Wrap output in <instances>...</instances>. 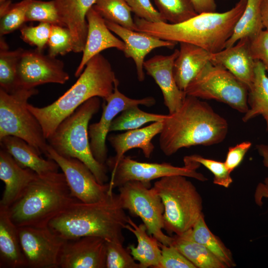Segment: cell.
<instances>
[{
    "instance_id": "ba28073f",
    "label": "cell",
    "mask_w": 268,
    "mask_h": 268,
    "mask_svg": "<svg viewBox=\"0 0 268 268\" xmlns=\"http://www.w3.org/2000/svg\"><path fill=\"white\" fill-rule=\"evenodd\" d=\"M38 93L35 88H19L10 93L0 88V139L20 138L46 156L48 142L39 122L27 107L28 99Z\"/></svg>"
},
{
    "instance_id": "7c38bea8",
    "label": "cell",
    "mask_w": 268,
    "mask_h": 268,
    "mask_svg": "<svg viewBox=\"0 0 268 268\" xmlns=\"http://www.w3.org/2000/svg\"><path fill=\"white\" fill-rule=\"evenodd\" d=\"M69 78L62 61L36 49H23L17 66L18 88H34L49 83L63 84Z\"/></svg>"
},
{
    "instance_id": "cb8c5ba5",
    "label": "cell",
    "mask_w": 268,
    "mask_h": 268,
    "mask_svg": "<svg viewBox=\"0 0 268 268\" xmlns=\"http://www.w3.org/2000/svg\"><path fill=\"white\" fill-rule=\"evenodd\" d=\"M0 268H26L18 227L12 220L8 208L0 206Z\"/></svg>"
},
{
    "instance_id": "4dcf8cb0",
    "label": "cell",
    "mask_w": 268,
    "mask_h": 268,
    "mask_svg": "<svg viewBox=\"0 0 268 268\" xmlns=\"http://www.w3.org/2000/svg\"><path fill=\"white\" fill-rule=\"evenodd\" d=\"M186 232L192 240L207 248L227 268L236 266L230 250L209 230L205 221L203 213L193 227Z\"/></svg>"
},
{
    "instance_id": "7a4b0ae2",
    "label": "cell",
    "mask_w": 268,
    "mask_h": 268,
    "mask_svg": "<svg viewBox=\"0 0 268 268\" xmlns=\"http://www.w3.org/2000/svg\"><path fill=\"white\" fill-rule=\"evenodd\" d=\"M246 3L247 0H239L226 11L203 12L176 24L153 22L136 16V31L164 40L192 44L215 53L225 48Z\"/></svg>"
},
{
    "instance_id": "8d00e7d4",
    "label": "cell",
    "mask_w": 268,
    "mask_h": 268,
    "mask_svg": "<svg viewBox=\"0 0 268 268\" xmlns=\"http://www.w3.org/2000/svg\"><path fill=\"white\" fill-rule=\"evenodd\" d=\"M38 21L62 26L54 0H32L26 14V22Z\"/></svg>"
},
{
    "instance_id": "5b68a950",
    "label": "cell",
    "mask_w": 268,
    "mask_h": 268,
    "mask_svg": "<svg viewBox=\"0 0 268 268\" xmlns=\"http://www.w3.org/2000/svg\"><path fill=\"white\" fill-rule=\"evenodd\" d=\"M77 200L71 195L64 174L53 172L37 175L8 210L18 227L47 226Z\"/></svg>"
},
{
    "instance_id": "5bb4252c",
    "label": "cell",
    "mask_w": 268,
    "mask_h": 268,
    "mask_svg": "<svg viewBox=\"0 0 268 268\" xmlns=\"http://www.w3.org/2000/svg\"><path fill=\"white\" fill-rule=\"evenodd\" d=\"M20 244L26 268H58L65 241L49 227H19Z\"/></svg>"
},
{
    "instance_id": "f6af8a7d",
    "label": "cell",
    "mask_w": 268,
    "mask_h": 268,
    "mask_svg": "<svg viewBox=\"0 0 268 268\" xmlns=\"http://www.w3.org/2000/svg\"><path fill=\"white\" fill-rule=\"evenodd\" d=\"M251 146V141H244L229 147L224 163L230 173L241 164Z\"/></svg>"
},
{
    "instance_id": "f1b7e54d",
    "label": "cell",
    "mask_w": 268,
    "mask_h": 268,
    "mask_svg": "<svg viewBox=\"0 0 268 268\" xmlns=\"http://www.w3.org/2000/svg\"><path fill=\"white\" fill-rule=\"evenodd\" d=\"M262 1V0H247L245 8L237 20L225 48L234 45L243 38H247L252 40L263 30Z\"/></svg>"
},
{
    "instance_id": "6da1fadb",
    "label": "cell",
    "mask_w": 268,
    "mask_h": 268,
    "mask_svg": "<svg viewBox=\"0 0 268 268\" xmlns=\"http://www.w3.org/2000/svg\"><path fill=\"white\" fill-rule=\"evenodd\" d=\"M228 131L227 120L210 105L186 95L180 108L163 121L159 146L165 155L171 156L182 148L221 143Z\"/></svg>"
},
{
    "instance_id": "d6986e66",
    "label": "cell",
    "mask_w": 268,
    "mask_h": 268,
    "mask_svg": "<svg viewBox=\"0 0 268 268\" xmlns=\"http://www.w3.org/2000/svg\"><path fill=\"white\" fill-rule=\"evenodd\" d=\"M88 31L81 61L74 75L78 77L88 62L101 52L114 48L123 51L124 42L116 37L108 28L105 19L92 7L86 14Z\"/></svg>"
},
{
    "instance_id": "ac0fdd59",
    "label": "cell",
    "mask_w": 268,
    "mask_h": 268,
    "mask_svg": "<svg viewBox=\"0 0 268 268\" xmlns=\"http://www.w3.org/2000/svg\"><path fill=\"white\" fill-rule=\"evenodd\" d=\"M179 54L175 49L169 55H155L144 63V69L160 87L164 103L169 114L177 111L181 106L186 94L178 87L173 74V66Z\"/></svg>"
},
{
    "instance_id": "4316f807",
    "label": "cell",
    "mask_w": 268,
    "mask_h": 268,
    "mask_svg": "<svg viewBox=\"0 0 268 268\" xmlns=\"http://www.w3.org/2000/svg\"><path fill=\"white\" fill-rule=\"evenodd\" d=\"M125 229L134 234L136 238L137 246L134 247L130 245L128 249L141 268H158L161 257L159 242L154 237L148 234L144 224L137 225L129 217Z\"/></svg>"
},
{
    "instance_id": "7bdbcfd3",
    "label": "cell",
    "mask_w": 268,
    "mask_h": 268,
    "mask_svg": "<svg viewBox=\"0 0 268 268\" xmlns=\"http://www.w3.org/2000/svg\"><path fill=\"white\" fill-rule=\"evenodd\" d=\"M132 12L138 18L153 22H165L150 0H125Z\"/></svg>"
},
{
    "instance_id": "b9f144b4",
    "label": "cell",
    "mask_w": 268,
    "mask_h": 268,
    "mask_svg": "<svg viewBox=\"0 0 268 268\" xmlns=\"http://www.w3.org/2000/svg\"><path fill=\"white\" fill-rule=\"evenodd\" d=\"M161 257L158 268H196L174 246L165 245L159 242Z\"/></svg>"
},
{
    "instance_id": "9c48e42d",
    "label": "cell",
    "mask_w": 268,
    "mask_h": 268,
    "mask_svg": "<svg viewBox=\"0 0 268 268\" xmlns=\"http://www.w3.org/2000/svg\"><path fill=\"white\" fill-rule=\"evenodd\" d=\"M186 95L214 100L244 114L248 110V88L224 67L209 62L190 82Z\"/></svg>"
},
{
    "instance_id": "ee69618b",
    "label": "cell",
    "mask_w": 268,
    "mask_h": 268,
    "mask_svg": "<svg viewBox=\"0 0 268 268\" xmlns=\"http://www.w3.org/2000/svg\"><path fill=\"white\" fill-rule=\"evenodd\" d=\"M250 47L254 60L261 62L268 73V30H263L250 40Z\"/></svg>"
},
{
    "instance_id": "836d02e7",
    "label": "cell",
    "mask_w": 268,
    "mask_h": 268,
    "mask_svg": "<svg viewBox=\"0 0 268 268\" xmlns=\"http://www.w3.org/2000/svg\"><path fill=\"white\" fill-rule=\"evenodd\" d=\"M93 7L106 20L136 31L132 10L125 0H97Z\"/></svg>"
},
{
    "instance_id": "7dc6e473",
    "label": "cell",
    "mask_w": 268,
    "mask_h": 268,
    "mask_svg": "<svg viewBox=\"0 0 268 268\" xmlns=\"http://www.w3.org/2000/svg\"><path fill=\"white\" fill-rule=\"evenodd\" d=\"M192 1L198 14L216 12V4L214 0H192Z\"/></svg>"
},
{
    "instance_id": "3957f363",
    "label": "cell",
    "mask_w": 268,
    "mask_h": 268,
    "mask_svg": "<svg viewBox=\"0 0 268 268\" xmlns=\"http://www.w3.org/2000/svg\"><path fill=\"white\" fill-rule=\"evenodd\" d=\"M125 210L119 194L113 192L105 199L96 202L77 200L48 226L64 240L96 236L123 244V230L129 218Z\"/></svg>"
},
{
    "instance_id": "7402d4cb",
    "label": "cell",
    "mask_w": 268,
    "mask_h": 268,
    "mask_svg": "<svg viewBox=\"0 0 268 268\" xmlns=\"http://www.w3.org/2000/svg\"><path fill=\"white\" fill-rule=\"evenodd\" d=\"M250 40L245 38L234 45L211 53L210 62L230 71L249 88L254 75L255 61L250 51Z\"/></svg>"
},
{
    "instance_id": "277c9868",
    "label": "cell",
    "mask_w": 268,
    "mask_h": 268,
    "mask_svg": "<svg viewBox=\"0 0 268 268\" xmlns=\"http://www.w3.org/2000/svg\"><path fill=\"white\" fill-rule=\"evenodd\" d=\"M116 78L111 64L99 54L86 64L75 83L52 104L28 110L39 122L47 139L59 125L85 102L94 97L106 99L113 92Z\"/></svg>"
},
{
    "instance_id": "d4e9b609",
    "label": "cell",
    "mask_w": 268,
    "mask_h": 268,
    "mask_svg": "<svg viewBox=\"0 0 268 268\" xmlns=\"http://www.w3.org/2000/svg\"><path fill=\"white\" fill-rule=\"evenodd\" d=\"M210 52L198 46L180 43L179 54L173 66V74L178 87L185 91L188 84L210 61Z\"/></svg>"
},
{
    "instance_id": "d590c367",
    "label": "cell",
    "mask_w": 268,
    "mask_h": 268,
    "mask_svg": "<svg viewBox=\"0 0 268 268\" xmlns=\"http://www.w3.org/2000/svg\"><path fill=\"white\" fill-rule=\"evenodd\" d=\"M32 0H22L11 4L9 8L0 14V35L11 33L20 29L26 22V14Z\"/></svg>"
},
{
    "instance_id": "4fadbf2b",
    "label": "cell",
    "mask_w": 268,
    "mask_h": 268,
    "mask_svg": "<svg viewBox=\"0 0 268 268\" xmlns=\"http://www.w3.org/2000/svg\"><path fill=\"white\" fill-rule=\"evenodd\" d=\"M46 156L58 164L66 177L71 196L79 201L96 202L111 194L109 184L98 183L90 169L78 159L61 155L49 144Z\"/></svg>"
},
{
    "instance_id": "60d3db41",
    "label": "cell",
    "mask_w": 268,
    "mask_h": 268,
    "mask_svg": "<svg viewBox=\"0 0 268 268\" xmlns=\"http://www.w3.org/2000/svg\"><path fill=\"white\" fill-rule=\"evenodd\" d=\"M52 25L40 22L36 26H23L20 29L21 38L29 45L36 47L38 50L43 52L47 46Z\"/></svg>"
},
{
    "instance_id": "bcb514c9",
    "label": "cell",
    "mask_w": 268,
    "mask_h": 268,
    "mask_svg": "<svg viewBox=\"0 0 268 268\" xmlns=\"http://www.w3.org/2000/svg\"><path fill=\"white\" fill-rule=\"evenodd\" d=\"M259 155L262 157L264 165L268 168V144L261 143L256 146ZM255 201L257 204L261 206L263 200L268 199V177L262 183H260L256 189L254 195Z\"/></svg>"
},
{
    "instance_id": "9a60e30c",
    "label": "cell",
    "mask_w": 268,
    "mask_h": 268,
    "mask_svg": "<svg viewBox=\"0 0 268 268\" xmlns=\"http://www.w3.org/2000/svg\"><path fill=\"white\" fill-rule=\"evenodd\" d=\"M117 79L113 93L105 100L102 106V113L99 121L89 126L88 135L90 148L93 156L99 163L106 164L108 149L106 139L110 125L115 118L125 109L133 105H142L151 107L155 104L153 97L141 99H133L121 92L118 88Z\"/></svg>"
},
{
    "instance_id": "e575fe53",
    "label": "cell",
    "mask_w": 268,
    "mask_h": 268,
    "mask_svg": "<svg viewBox=\"0 0 268 268\" xmlns=\"http://www.w3.org/2000/svg\"><path fill=\"white\" fill-rule=\"evenodd\" d=\"M153 0L160 15L170 23H179L198 14L192 0Z\"/></svg>"
},
{
    "instance_id": "ffe728a7",
    "label": "cell",
    "mask_w": 268,
    "mask_h": 268,
    "mask_svg": "<svg viewBox=\"0 0 268 268\" xmlns=\"http://www.w3.org/2000/svg\"><path fill=\"white\" fill-rule=\"evenodd\" d=\"M163 126V121L156 122L142 128L109 136L108 140L116 152L115 156L108 158L106 162L110 171L116 166L125 153L133 148H140L146 158H150L154 149L151 140L157 134H160Z\"/></svg>"
},
{
    "instance_id": "1f68e13d",
    "label": "cell",
    "mask_w": 268,
    "mask_h": 268,
    "mask_svg": "<svg viewBox=\"0 0 268 268\" xmlns=\"http://www.w3.org/2000/svg\"><path fill=\"white\" fill-rule=\"evenodd\" d=\"M19 48L9 50L2 37L0 40V88L10 93L16 90L17 66L23 51Z\"/></svg>"
},
{
    "instance_id": "2e32d148",
    "label": "cell",
    "mask_w": 268,
    "mask_h": 268,
    "mask_svg": "<svg viewBox=\"0 0 268 268\" xmlns=\"http://www.w3.org/2000/svg\"><path fill=\"white\" fill-rule=\"evenodd\" d=\"M106 268V241L96 236L65 240L58 268Z\"/></svg>"
},
{
    "instance_id": "52a82bcc",
    "label": "cell",
    "mask_w": 268,
    "mask_h": 268,
    "mask_svg": "<svg viewBox=\"0 0 268 268\" xmlns=\"http://www.w3.org/2000/svg\"><path fill=\"white\" fill-rule=\"evenodd\" d=\"M182 175L166 176L153 187L164 206V229L180 235L191 229L202 212V199L195 185Z\"/></svg>"
},
{
    "instance_id": "681fc988",
    "label": "cell",
    "mask_w": 268,
    "mask_h": 268,
    "mask_svg": "<svg viewBox=\"0 0 268 268\" xmlns=\"http://www.w3.org/2000/svg\"><path fill=\"white\" fill-rule=\"evenodd\" d=\"M5 0H0V2H3Z\"/></svg>"
},
{
    "instance_id": "8992f818",
    "label": "cell",
    "mask_w": 268,
    "mask_h": 268,
    "mask_svg": "<svg viewBox=\"0 0 268 268\" xmlns=\"http://www.w3.org/2000/svg\"><path fill=\"white\" fill-rule=\"evenodd\" d=\"M101 105L98 97L88 100L64 119L47 138L49 145L59 154L78 159L91 171L98 183L108 180L106 164L99 163L93 155L88 135V124Z\"/></svg>"
},
{
    "instance_id": "f546056e",
    "label": "cell",
    "mask_w": 268,
    "mask_h": 268,
    "mask_svg": "<svg viewBox=\"0 0 268 268\" xmlns=\"http://www.w3.org/2000/svg\"><path fill=\"white\" fill-rule=\"evenodd\" d=\"M171 245L196 268H227V267L203 245L192 240L187 232L174 235Z\"/></svg>"
},
{
    "instance_id": "83f0119b",
    "label": "cell",
    "mask_w": 268,
    "mask_h": 268,
    "mask_svg": "<svg viewBox=\"0 0 268 268\" xmlns=\"http://www.w3.org/2000/svg\"><path fill=\"white\" fill-rule=\"evenodd\" d=\"M248 110L242 120L244 123L262 116L268 131V76L262 63L255 61L254 75L248 89Z\"/></svg>"
},
{
    "instance_id": "30bf717a",
    "label": "cell",
    "mask_w": 268,
    "mask_h": 268,
    "mask_svg": "<svg viewBox=\"0 0 268 268\" xmlns=\"http://www.w3.org/2000/svg\"><path fill=\"white\" fill-rule=\"evenodd\" d=\"M151 185L138 181L128 182L118 188L123 207L132 215L138 216L148 234L160 243L170 245L173 237L166 235L164 229V206L161 199Z\"/></svg>"
},
{
    "instance_id": "ab89813d",
    "label": "cell",
    "mask_w": 268,
    "mask_h": 268,
    "mask_svg": "<svg viewBox=\"0 0 268 268\" xmlns=\"http://www.w3.org/2000/svg\"><path fill=\"white\" fill-rule=\"evenodd\" d=\"M188 159L198 162L207 168L213 175V183L217 185L228 188L233 182L231 173L224 162L206 158L198 154L185 156Z\"/></svg>"
},
{
    "instance_id": "d6a6232c",
    "label": "cell",
    "mask_w": 268,
    "mask_h": 268,
    "mask_svg": "<svg viewBox=\"0 0 268 268\" xmlns=\"http://www.w3.org/2000/svg\"><path fill=\"white\" fill-rule=\"evenodd\" d=\"M167 116V115L147 113L139 109L138 105H133L123 110L115 118L109 132L138 129L149 122L164 121Z\"/></svg>"
},
{
    "instance_id": "74e56055",
    "label": "cell",
    "mask_w": 268,
    "mask_h": 268,
    "mask_svg": "<svg viewBox=\"0 0 268 268\" xmlns=\"http://www.w3.org/2000/svg\"><path fill=\"white\" fill-rule=\"evenodd\" d=\"M123 244L106 241V268H141Z\"/></svg>"
},
{
    "instance_id": "e0dca14e",
    "label": "cell",
    "mask_w": 268,
    "mask_h": 268,
    "mask_svg": "<svg viewBox=\"0 0 268 268\" xmlns=\"http://www.w3.org/2000/svg\"><path fill=\"white\" fill-rule=\"evenodd\" d=\"M105 23L108 28L124 42L125 49L123 52L126 58H131L134 61L139 81H143L145 78L143 65L145 57L154 49L160 47L173 48L177 44L144 32L129 29L106 20Z\"/></svg>"
},
{
    "instance_id": "c3c4849f",
    "label": "cell",
    "mask_w": 268,
    "mask_h": 268,
    "mask_svg": "<svg viewBox=\"0 0 268 268\" xmlns=\"http://www.w3.org/2000/svg\"><path fill=\"white\" fill-rule=\"evenodd\" d=\"M261 13L264 27L268 30V0H262Z\"/></svg>"
},
{
    "instance_id": "484cf974",
    "label": "cell",
    "mask_w": 268,
    "mask_h": 268,
    "mask_svg": "<svg viewBox=\"0 0 268 268\" xmlns=\"http://www.w3.org/2000/svg\"><path fill=\"white\" fill-rule=\"evenodd\" d=\"M1 148L9 153L22 167L27 168L38 175L59 172L60 168L54 160L44 159L38 151L24 140L12 135L0 139Z\"/></svg>"
},
{
    "instance_id": "44dd1931",
    "label": "cell",
    "mask_w": 268,
    "mask_h": 268,
    "mask_svg": "<svg viewBox=\"0 0 268 268\" xmlns=\"http://www.w3.org/2000/svg\"><path fill=\"white\" fill-rule=\"evenodd\" d=\"M27 168L21 166L3 148L0 150V179L4 184V190L0 206L9 208L23 194L37 176Z\"/></svg>"
},
{
    "instance_id": "f35d334b",
    "label": "cell",
    "mask_w": 268,
    "mask_h": 268,
    "mask_svg": "<svg viewBox=\"0 0 268 268\" xmlns=\"http://www.w3.org/2000/svg\"><path fill=\"white\" fill-rule=\"evenodd\" d=\"M47 46L48 54L53 57L73 51V41L69 29L64 26L52 25Z\"/></svg>"
},
{
    "instance_id": "8fae6325",
    "label": "cell",
    "mask_w": 268,
    "mask_h": 268,
    "mask_svg": "<svg viewBox=\"0 0 268 268\" xmlns=\"http://www.w3.org/2000/svg\"><path fill=\"white\" fill-rule=\"evenodd\" d=\"M183 160L184 166L179 167L166 162H139L124 155L111 170L109 193H112L114 188H118L131 181H138L151 185L150 182L153 180L173 175H182L202 182L207 180L202 174L197 171L201 166L200 163L186 157Z\"/></svg>"
},
{
    "instance_id": "603a6c76",
    "label": "cell",
    "mask_w": 268,
    "mask_h": 268,
    "mask_svg": "<svg viewBox=\"0 0 268 268\" xmlns=\"http://www.w3.org/2000/svg\"><path fill=\"white\" fill-rule=\"evenodd\" d=\"M63 26L70 31L73 52L83 51L88 31L86 14L97 0H54Z\"/></svg>"
}]
</instances>
